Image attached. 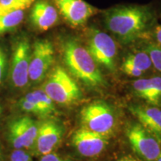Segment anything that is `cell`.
Listing matches in <instances>:
<instances>
[{
    "mask_svg": "<svg viewBox=\"0 0 161 161\" xmlns=\"http://www.w3.org/2000/svg\"><path fill=\"white\" fill-rule=\"evenodd\" d=\"M107 29L121 42L128 43L142 35L156 19L148 5H119L103 12Z\"/></svg>",
    "mask_w": 161,
    "mask_h": 161,
    "instance_id": "obj_1",
    "label": "cell"
},
{
    "mask_svg": "<svg viewBox=\"0 0 161 161\" xmlns=\"http://www.w3.org/2000/svg\"><path fill=\"white\" fill-rule=\"evenodd\" d=\"M64 63L72 75L90 87L104 85V78L98 64L89 51L74 38H68L63 44Z\"/></svg>",
    "mask_w": 161,
    "mask_h": 161,
    "instance_id": "obj_2",
    "label": "cell"
},
{
    "mask_svg": "<svg viewBox=\"0 0 161 161\" xmlns=\"http://www.w3.org/2000/svg\"><path fill=\"white\" fill-rule=\"evenodd\" d=\"M43 90L54 102L60 104L75 103L82 96L81 91L75 80L59 66L52 70L44 84Z\"/></svg>",
    "mask_w": 161,
    "mask_h": 161,
    "instance_id": "obj_3",
    "label": "cell"
},
{
    "mask_svg": "<svg viewBox=\"0 0 161 161\" xmlns=\"http://www.w3.org/2000/svg\"><path fill=\"white\" fill-rule=\"evenodd\" d=\"M87 49L98 65L110 71L116 68L117 46L113 37L97 29L90 28L86 35Z\"/></svg>",
    "mask_w": 161,
    "mask_h": 161,
    "instance_id": "obj_4",
    "label": "cell"
},
{
    "mask_svg": "<svg viewBox=\"0 0 161 161\" xmlns=\"http://www.w3.org/2000/svg\"><path fill=\"white\" fill-rule=\"evenodd\" d=\"M80 120L82 127L104 136L111 134L116 122L112 108L102 101H96L84 107Z\"/></svg>",
    "mask_w": 161,
    "mask_h": 161,
    "instance_id": "obj_5",
    "label": "cell"
},
{
    "mask_svg": "<svg viewBox=\"0 0 161 161\" xmlns=\"http://www.w3.org/2000/svg\"><path fill=\"white\" fill-rule=\"evenodd\" d=\"M133 151L141 161H156L161 152L160 141L140 124L132 125L126 132Z\"/></svg>",
    "mask_w": 161,
    "mask_h": 161,
    "instance_id": "obj_6",
    "label": "cell"
},
{
    "mask_svg": "<svg viewBox=\"0 0 161 161\" xmlns=\"http://www.w3.org/2000/svg\"><path fill=\"white\" fill-rule=\"evenodd\" d=\"M55 58V51L48 40H38L34 43L29 64V79L40 82L46 77Z\"/></svg>",
    "mask_w": 161,
    "mask_h": 161,
    "instance_id": "obj_7",
    "label": "cell"
},
{
    "mask_svg": "<svg viewBox=\"0 0 161 161\" xmlns=\"http://www.w3.org/2000/svg\"><path fill=\"white\" fill-rule=\"evenodd\" d=\"M56 8L70 26L78 28L84 25L98 10L84 0H54Z\"/></svg>",
    "mask_w": 161,
    "mask_h": 161,
    "instance_id": "obj_8",
    "label": "cell"
},
{
    "mask_svg": "<svg viewBox=\"0 0 161 161\" xmlns=\"http://www.w3.org/2000/svg\"><path fill=\"white\" fill-rule=\"evenodd\" d=\"M31 53L29 40L26 37L20 38L14 48L11 66V78L17 87H24L29 82Z\"/></svg>",
    "mask_w": 161,
    "mask_h": 161,
    "instance_id": "obj_9",
    "label": "cell"
},
{
    "mask_svg": "<svg viewBox=\"0 0 161 161\" xmlns=\"http://www.w3.org/2000/svg\"><path fill=\"white\" fill-rule=\"evenodd\" d=\"M72 142L78 154L86 158H94L100 155L108 145V136L93 132L84 127L74 133Z\"/></svg>",
    "mask_w": 161,
    "mask_h": 161,
    "instance_id": "obj_10",
    "label": "cell"
},
{
    "mask_svg": "<svg viewBox=\"0 0 161 161\" xmlns=\"http://www.w3.org/2000/svg\"><path fill=\"white\" fill-rule=\"evenodd\" d=\"M38 128L35 121L30 117L17 119L9 126L10 142L16 149L31 148L36 142Z\"/></svg>",
    "mask_w": 161,
    "mask_h": 161,
    "instance_id": "obj_11",
    "label": "cell"
},
{
    "mask_svg": "<svg viewBox=\"0 0 161 161\" xmlns=\"http://www.w3.org/2000/svg\"><path fill=\"white\" fill-rule=\"evenodd\" d=\"M32 5L29 19L36 29L47 31L58 23V11L49 2L37 0Z\"/></svg>",
    "mask_w": 161,
    "mask_h": 161,
    "instance_id": "obj_12",
    "label": "cell"
},
{
    "mask_svg": "<svg viewBox=\"0 0 161 161\" xmlns=\"http://www.w3.org/2000/svg\"><path fill=\"white\" fill-rule=\"evenodd\" d=\"M62 128L59 125L54 122H46L38 128L36 139V146L37 152L41 155L52 152L62 138Z\"/></svg>",
    "mask_w": 161,
    "mask_h": 161,
    "instance_id": "obj_13",
    "label": "cell"
},
{
    "mask_svg": "<svg viewBox=\"0 0 161 161\" xmlns=\"http://www.w3.org/2000/svg\"><path fill=\"white\" fill-rule=\"evenodd\" d=\"M130 110L140 121L141 125L161 142V110L156 107L133 106Z\"/></svg>",
    "mask_w": 161,
    "mask_h": 161,
    "instance_id": "obj_14",
    "label": "cell"
},
{
    "mask_svg": "<svg viewBox=\"0 0 161 161\" xmlns=\"http://www.w3.org/2000/svg\"><path fill=\"white\" fill-rule=\"evenodd\" d=\"M134 91L139 97L152 105H158L161 99V77L136 80L133 84Z\"/></svg>",
    "mask_w": 161,
    "mask_h": 161,
    "instance_id": "obj_15",
    "label": "cell"
},
{
    "mask_svg": "<svg viewBox=\"0 0 161 161\" xmlns=\"http://www.w3.org/2000/svg\"><path fill=\"white\" fill-rule=\"evenodd\" d=\"M152 66V60L148 54L144 50L128 55L122 64V70L126 75L139 77Z\"/></svg>",
    "mask_w": 161,
    "mask_h": 161,
    "instance_id": "obj_16",
    "label": "cell"
},
{
    "mask_svg": "<svg viewBox=\"0 0 161 161\" xmlns=\"http://www.w3.org/2000/svg\"><path fill=\"white\" fill-rule=\"evenodd\" d=\"M25 99L29 101L39 107L44 116L49 115L55 112L54 102L43 90H36L32 92H29L23 97Z\"/></svg>",
    "mask_w": 161,
    "mask_h": 161,
    "instance_id": "obj_17",
    "label": "cell"
},
{
    "mask_svg": "<svg viewBox=\"0 0 161 161\" xmlns=\"http://www.w3.org/2000/svg\"><path fill=\"white\" fill-rule=\"evenodd\" d=\"M25 10H17L0 16V35L17 27L23 21Z\"/></svg>",
    "mask_w": 161,
    "mask_h": 161,
    "instance_id": "obj_18",
    "label": "cell"
},
{
    "mask_svg": "<svg viewBox=\"0 0 161 161\" xmlns=\"http://www.w3.org/2000/svg\"><path fill=\"white\" fill-rule=\"evenodd\" d=\"M37 0H0V16L17 10H26Z\"/></svg>",
    "mask_w": 161,
    "mask_h": 161,
    "instance_id": "obj_19",
    "label": "cell"
},
{
    "mask_svg": "<svg viewBox=\"0 0 161 161\" xmlns=\"http://www.w3.org/2000/svg\"><path fill=\"white\" fill-rule=\"evenodd\" d=\"M152 60V66L161 72V46L156 43H149L144 47Z\"/></svg>",
    "mask_w": 161,
    "mask_h": 161,
    "instance_id": "obj_20",
    "label": "cell"
},
{
    "mask_svg": "<svg viewBox=\"0 0 161 161\" xmlns=\"http://www.w3.org/2000/svg\"><path fill=\"white\" fill-rule=\"evenodd\" d=\"M19 105L21 109L28 113H32V114H37V115L44 116L43 112L40 109L39 107H37L35 104L32 103L29 101L23 98L19 102Z\"/></svg>",
    "mask_w": 161,
    "mask_h": 161,
    "instance_id": "obj_21",
    "label": "cell"
},
{
    "mask_svg": "<svg viewBox=\"0 0 161 161\" xmlns=\"http://www.w3.org/2000/svg\"><path fill=\"white\" fill-rule=\"evenodd\" d=\"M8 66L7 54L2 46H0V84L5 78Z\"/></svg>",
    "mask_w": 161,
    "mask_h": 161,
    "instance_id": "obj_22",
    "label": "cell"
},
{
    "mask_svg": "<svg viewBox=\"0 0 161 161\" xmlns=\"http://www.w3.org/2000/svg\"><path fill=\"white\" fill-rule=\"evenodd\" d=\"M11 161H32L27 152L22 149H16L11 155Z\"/></svg>",
    "mask_w": 161,
    "mask_h": 161,
    "instance_id": "obj_23",
    "label": "cell"
},
{
    "mask_svg": "<svg viewBox=\"0 0 161 161\" xmlns=\"http://www.w3.org/2000/svg\"><path fill=\"white\" fill-rule=\"evenodd\" d=\"M40 161H71L67 159L63 158L62 157L58 155L55 153H49V154L42 155Z\"/></svg>",
    "mask_w": 161,
    "mask_h": 161,
    "instance_id": "obj_24",
    "label": "cell"
},
{
    "mask_svg": "<svg viewBox=\"0 0 161 161\" xmlns=\"http://www.w3.org/2000/svg\"><path fill=\"white\" fill-rule=\"evenodd\" d=\"M152 36L156 41V44L161 46V25H156L153 29Z\"/></svg>",
    "mask_w": 161,
    "mask_h": 161,
    "instance_id": "obj_25",
    "label": "cell"
},
{
    "mask_svg": "<svg viewBox=\"0 0 161 161\" xmlns=\"http://www.w3.org/2000/svg\"><path fill=\"white\" fill-rule=\"evenodd\" d=\"M117 161H141L139 160L138 158H135V157H133L130 154H127V155H124L121 158H119Z\"/></svg>",
    "mask_w": 161,
    "mask_h": 161,
    "instance_id": "obj_26",
    "label": "cell"
},
{
    "mask_svg": "<svg viewBox=\"0 0 161 161\" xmlns=\"http://www.w3.org/2000/svg\"><path fill=\"white\" fill-rule=\"evenodd\" d=\"M156 161H161V152H160V154H159L158 158H157Z\"/></svg>",
    "mask_w": 161,
    "mask_h": 161,
    "instance_id": "obj_27",
    "label": "cell"
},
{
    "mask_svg": "<svg viewBox=\"0 0 161 161\" xmlns=\"http://www.w3.org/2000/svg\"><path fill=\"white\" fill-rule=\"evenodd\" d=\"M0 161H2V154H1V150H0Z\"/></svg>",
    "mask_w": 161,
    "mask_h": 161,
    "instance_id": "obj_28",
    "label": "cell"
},
{
    "mask_svg": "<svg viewBox=\"0 0 161 161\" xmlns=\"http://www.w3.org/2000/svg\"><path fill=\"white\" fill-rule=\"evenodd\" d=\"M1 114H2V108L1 106H0V115H1Z\"/></svg>",
    "mask_w": 161,
    "mask_h": 161,
    "instance_id": "obj_29",
    "label": "cell"
}]
</instances>
